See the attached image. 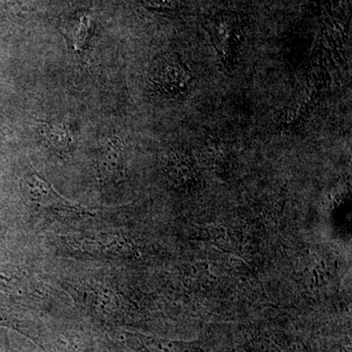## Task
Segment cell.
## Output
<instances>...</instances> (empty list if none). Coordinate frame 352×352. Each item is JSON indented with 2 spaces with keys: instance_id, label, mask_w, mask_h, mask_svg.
<instances>
[{
  "instance_id": "obj_1",
  "label": "cell",
  "mask_w": 352,
  "mask_h": 352,
  "mask_svg": "<svg viewBox=\"0 0 352 352\" xmlns=\"http://www.w3.org/2000/svg\"><path fill=\"white\" fill-rule=\"evenodd\" d=\"M151 81L162 92L170 95L184 93L193 81V74L177 54L166 53L155 59Z\"/></svg>"
},
{
  "instance_id": "obj_2",
  "label": "cell",
  "mask_w": 352,
  "mask_h": 352,
  "mask_svg": "<svg viewBox=\"0 0 352 352\" xmlns=\"http://www.w3.org/2000/svg\"><path fill=\"white\" fill-rule=\"evenodd\" d=\"M210 40L224 65H230L234 59L240 36L230 18L214 21L210 27Z\"/></svg>"
},
{
  "instance_id": "obj_3",
  "label": "cell",
  "mask_w": 352,
  "mask_h": 352,
  "mask_svg": "<svg viewBox=\"0 0 352 352\" xmlns=\"http://www.w3.org/2000/svg\"><path fill=\"white\" fill-rule=\"evenodd\" d=\"M99 173L103 180H118L123 175V147L121 139L112 137L103 145L99 156Z\"/></svg>"
},
{
  "instance_id": "obj_4",
  "label": "cell",
  "mask_w": 352,
  "mask_h": 352,
  "mask_svg": "<svg viewBox=\"0 0 352 352\" xmlns=\"http://www.w3.org/2000/svg\"><path fill=\"white\" fill-rule=\"evenodd\" d=\"M40 131H42L41 134L51 145L59 149H66L72 144V136L63 125L45 123L41 127Z\"/></svg>"
}]
</instances>
